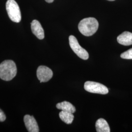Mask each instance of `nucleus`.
<instances>
[{"label":"nucleus","instance_id":"obj_1","mask_svg":"<svg viewBox=\"0 0 132 132\" xmlns=\"http://www.w3.org/2000/svg\"><path fill=\"white\" fill-rule=\"evenodd\" d=\"M99 24L97 20L93 17L82 19L78 24V29L81 33L86 36L94 35L97 30Z\"/></svg>","mask_w":132,"mask_h":132},{"label":"nucleus","instance_id":"obj_2","mask_svg":"<svg viewBox=\"0 0 132 132\" xmlns=\"http://www.w3.org/2000/svg\"><path fill=\"white\" fill-rule=\"evenodd\" d=\"M17 74V68L13 61L7 60L0 64V78L5 81L12 80Z\"/></svg>","mask_w":132,"mask_h":132},{"label":"nucleus","instance_id":"obj_3","mask_svg":"<svg viewBox=\"0 0 132 132\" xmlns=\"http://www.w3.org/2000/svg\"><path fill=\"white\" fill-rule=\"evenodd\" d=\"M6 10L12 21L17 23L21 21V13L20 7L15 0H7L6 3Z\"/></svg>","mask_w":132,"mask_h":132},{"label":"nucleus","instance_id":"obj_4","mask_svg":"<svg viewBox=\"0 0 132 132\" xmlns=\"http://www.w3.org/2000/svg\"><path fill=\"white\" fill-rule=\"evenodd\" d=\"M69 44L71 48L76 54L83 60H87L89 58V53L84 48L80 46L79 43L75 36L70 35L69 37Z\"/></svg>","mask_w":132,"mask_h":132},{"label":"nucleus","instance_id":"obj_5","mask_svg":"<svg viewBox=\"0 0 132 132\" xmlns=\"http://www.w3.org/2000/svg\"><path fill=\"white\" fill-rule=\"evenodd\" d=\"M85 90L90 93L106 94L108 93V89L105 85L93 81H87L84 84Z\"/></svg>","mask_w":132,"mask_h":132},{"label":"nucleus","instance_id":"obj_6","mask_svg":"<svg viewBox=\"0 0 132 132\" xmlns=\"http://www.w3.org/2000/svg\"><path fill=\"white\" fill-rule=\"evenodd\" d=\"M53 72L49 68L45 66H39L37 70V76L40 83L46 82L52 78Z\"/></svg>","mask_w":132,"mask_h":132},{"label":"nucleus","instance_id":"obj_7","mask_svg":"<svg viewBox=\"0 0 132 132\" xmlns=\"http://www.w3.org/2000/svg\"><path fill=\"white\" fill-rule=\"evenodd\" d=\"M24 120L26 127L28 132H39L38 124L33 116L27 114L24 117Z\"/></svg>","mask_w":132,"mask_h":132},{"label":"nucleus","instance_id":"obj_8","mask_svg":"<svg viewBox=\"0 0 132 132\" xmlns=\"http://www.w3.org/2000/svg\"><path fill=\"white\" fill-rule=\"evenodd\" d=\"M31 28L32 33L40 40L45 37L44 30L40 23L36 20H34L31 23Z\"/></svg>","mask_w":132,"mask_h":132},{"label":"nucleus","instance_id":"obj_9","mask_svg":"<svg viewBox=\"0 0 132 132\" xmlns=\"http://www.w3.org/2000/svg\"><path fill=\"white\" fill-rule=\"evenodd\" d=\"M119 44L124 46H130L132 45V33L128 31H124L119 35L117 38Z\"/></svg>","mask_w":132,"mask_h":132},{"label":"nucleus","instance_id":"obj_10","mask_svg":"<svg viewBox=\"0 0 132 132\" xmlns=\"http://www.w3.org/2000/svg\"><path fill=\"white\" fill-rule=\"evenodd\" d=\"M95 128L97 132H110V128L108 123L103 118H99L96 121Z\"/></svg>","mask_w":132,"mask_h":132},{"label":"nucleus","instance_id":"obj_11","mask_svg":"<svg viewBox=\"0 0 132 132\" xmlns=\"http://www.w3.org/2000/svg\"><path fill=\"white\" fill-rule=\"evenodd\" d=\"M56 108L58 109L61 110L62 111L70 112L72 113H75L76 111L75 107L69 102L66 101L57 104Z\"/></svg>","mask_w":132,"mask_h":132},{"label":"nucleus","instance_id":"obj_12","mask_svg":"<svg viewBox=\"0 0 132 132\" xmlns=\"http://www.w3.org/2000/svg\"><path fill=\"white\" fill-rule=\"evenodd\" d=\"M59 116L62 120L67 124H71L74 119L73 113L66 111H62L60 112Z\"/></svg>","mask_w":132,"mask_h":132},{"label":"nucleus","instance_id":"obj_13","mask_svg":"<svg viewBox=\"0 0 132 132\" xmlns=\"http://www.w3.org/2000/svg\"><path fill=\"white\" fill-rule=\"evenodd\" d=\"M120 57L123 59H132V48L122 53Z\"/></svg>","mask_w":132,"mask_h":132},{"label":"nucleus","instance_id":"obj_14","mask_svg":"<svg viewBox=\"0 0 132 132\" xmlns=\"http://www.w3.org/2000/svg\"><path fill=\"white\" fill-rule=\"evenodd\" d=\"M6 119V117L5 113L3 112V111L0 109V122L4 121Z\"/></svg>","mask_w":132,"mask_h":132},{"label":"nucleus","instance_id":"obj_15","mask_svg":"<svg viewBox=\"0 0 132 132\" xmlns=\"http://www.w3.org/2000/svg\"><path fill=\"white\" fill-rule=\"evenodd\" d=\"M45 1L47 2V3H52L54 0H45Z\"/></svg>","mask_w":132,"mask_h":132},{"label":"nucleus","instance_id":"obj_16","mask_svg":"<svg viewBox=\"0 0 132 132\" xmlns=\"http://www.w3.org/2000/svg\"><path fill=\"white\" fill-rule=\"evenodd\" d=\"M107 1H114L115 0H107Z\"/></svg>","mask_w":132,"mask_h":132}]
</instances>
